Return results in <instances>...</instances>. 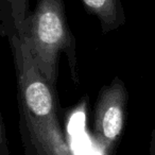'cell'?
<instances>
[{
    "mask_svg": "<svg viewBox=\"0 0 155 155\" xmlns=\"http://www.w3.org/2000/svg\"><path fill=\"white\" fill-rule=\"evenodd\" d=\"M27 155H71L58 115L55 88L39 70L22 33L10 35Z\"/></svg>",
    "mask_w": 155,
    "mask_h": 155,
    "instance_id": "cell-1",
    "label": "cell"
},
{
    "mask_svg": "<svg viewBox=\"0 0 155 155\" xmlns=\"http://www.w3.org/2000/svg\"><path fill=\"white\" fill-rule=\"evenodd\" d=\"M39 70L53 88L56 86L58 58L65 51L72 72L77 71L75 43L65 15L63 0H37L22 32Z\"/></svg>",
    "mask_w": 155,
    "mask_h": 155,
    "instance_id": "cell-2",
    "label": "cell"
},
{
    "mask_svg": "<svg viewBox=\"0 0 155 155\" xmlns=\"http://www.w3.org/2000/svg\"><path fill=\"white\" fill-rule=\"evenodd\" d=\"M127 101V87L119 78H115L98 96L94 114V133L98 143L106 152L113 150L122 134Z\"/></svg>",
    "mask_w": 155,
    "mask_h": 155,
    "instance_id": "cell-3",
    "label": "cell"
},
{
    "mask_svg": "<svg viewBox=\"0 0 155 155\" xmlns=\"http://www.w3.org/2000/svg\"><path fill=\"white\" fill-rule=\"evenodd\" d=\"M85 9L99 19L104 33L119 28L125 22L120 0H82Z\"/></svg>",
    "mask_w": 155,
    "mask_h": 155,
    "instance_id": "cell-4",
    "label": "cell"
},
{
    "mask_svg": "<svg viewBox=\"0 0 155 155\" xmlns=\"http://www.w3.org/2000/svg\"><path fill=\"white\" fill-rule=\"evenodd\" d=\"M8 15L14 29V33H22L28 18L29 0H5ZM12 35V34H11Z\"/></svg>",
    "mask_w": 155,
    "mask_h": 155,
    "instance_id": "cell-5",
    "label": "cell"
},
{
    "mask_svg": "<svg viewBox=\"0 0 155 155\" xmlns=\"http://www.w3.org/2000/svg\"><path fill=\"white\" fill-rule=\"evenodd\" d=\"M0 155H10L3 118H0Z\"/></svg>",
    "mask_w": 155,
    "mask_h": 155,
    "instance_id": "cell-6",
    "label": "cell"
},
{
    "mask_svg": "<svg viewBox=\"0 0 155 155\" xmlns=\"http://www.w3.org/2000/svg\"><path fill=\"white\" fill-rule=\"evenodd\" d=\"M150 155H155V129L152 134V139H151V147H150Z\"/></svg>",
    "mask_w": 155,
    "mask_h": 155,
    "instance_id": "cell-7",
    "label": "cell"
}]
</instances>
